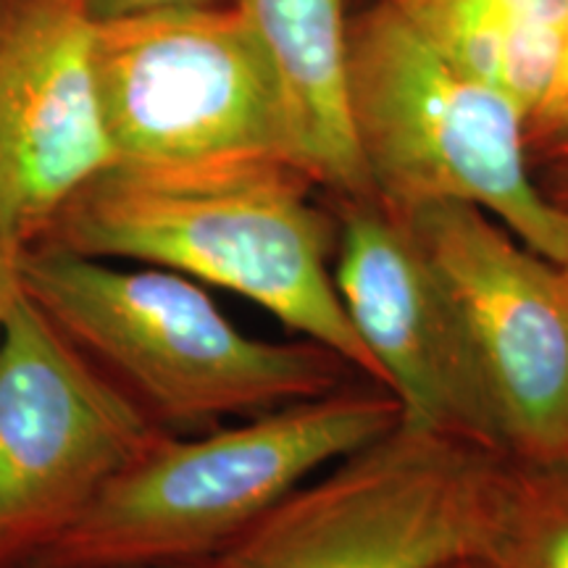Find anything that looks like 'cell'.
Listing matches in <instances>:
<instances>
[{
  "instance_id": "44dd1931",
  "label": "cell",
  "mask_w": 568,
  "mask_h": 568,
  "mask_svg": "<svg viewBox=\"0 0 568 568\" xmlns=\"http://www.w3.org/2000/svg\"><path fill=\"white\" fill-rule=\"evenodd\" d=\"M566 272H568V266H566Z\"/></svg>"
},
{
  "instance_id": "ac0fdd59",
  "label": "cell",
  "mask_w": 568,
  "mask_h": 568,
  "mask_svg": "<svg viewBox=\"0 0 568 568\" xmlns=\"http://www.w3.org/2000/svg\"><path fill=\"white\" fill-rule=\"evenodd\" d=\"M539 182H542L545 193L550 195L552 203L568 211V163H556V166L537 169Z\"/></svg>"
},
{
  "instance_id": "2e32d148",
  "label": "cell",
  "mask_w": 568,
  "mask_h": 568,
  "mask_svg": "<svg viewBox=\"0 0 568 568\" xmlns=\"http://www.w3.org/2000/svg\"><path fill=\"white\" fill-rule=\"evenodd\" d=\"M568 111V9H566V32H564V53H560V67L556 74V82H552L550 95L545 98V103L539 105L535 116L529 119V124L550 122V119L560 116V113Z\"/></svg>"
},
{
  "instance_id": "5bb4252c",
  "label": "cell",
  "mask_w": 568,
  "mask_h": 568,
  "mask_svg": "<svg viewBox=\"0 0 568 568\" xmlns=\"http://www.w3.org/2000/svg\"><path fill=\"white\" fill-rule=\"evenodd\" d=\"M226 0H88V11L95 24L130 17H145V13L176 11V9H201V6H216Z\"/></svg>"
},
{
  "instance_id": "d6986e66",
  "label": "cell",
  "mask_w": 568,
  "mask_h": 568,
  "mask_svg": "<svg viewBox=\"0 0 568 568\" xmlns=\"http://www.w3.org/2000/svg\"><path fill=\"white\" fill-rule=\"evenodd\" d=\"M82 568H213V564H193V566H82Z\"/></svg>"
},
{
  "instance_id": "277c9868",
  "label": "cell",
  "mask_w": 568,
  "mask_h": 568,
  "mask_svg": "<svg viewBox=\"0 0 568 568\" xmlns=\"http://www.w3.org/2000/svg\"><path fill=\"white\" fill-rule=\"evenodd\" d=\"M347 105L374 201L393 216L466 203L568 266V211L539 182L527 113L437 53L393 0L351 19Z\"/></svg>"
},
{
  "instance_id": "9c48e42d",
  "label": "cell",
  "mask_w": 568,
  "mask_h": 568,
  "mask_svg": "<svg viewBox=\"0 0 568 568\" xmlns=\"http://www.w3.org/2000/svg\"><path fill=\"white\" fill-rule=\"evenodd\" d=\"M111 163L88 0H0V237L38 243Z\"/></svg>"
},
{
  "instance_id": "e0dca14e",
  "label": "cell",
  "mask_w": 568,
  "mask_h": 568,
  "mask_svg": "<svg viewBox=\"0 0 568 568\" xmlns=\"http://www.w3.org/2000/svg\"><path fill=\"white\" fill-rule=\"evenodd\" d=\"M17 258H19V251H13V247L0 237V326H3V316L6 311H9V303L13 293H17V284H19Z\"/></svg>"
},
{
  "instance_id": "30bf717a",
  "label": "cell",
  "mask_w": 568,
  "mask_h": 568,
  "mask_svg": "<svg viewBox=\"0 0 568 568\" xmlns=\"http://www.w3.org/2000/svg\"><path fill=\"white\" fill-rule=\"evenodd\" d=\"M332 272L400 422L493 450L450 311L406 222L376 201H343Z\"/></svg>"
},
{
  "instance_id": "5b68a950",
  "label": "cell",
  "mask_w": 568,
  "mask_h": 568,
  "mask_svg": "<svg viewBox=\"0 0 568 568\" xmlns=\"http://www.w3.org/2000/svg\"><path fill=\"white\" fill-rule=\"evenodd\" d=\"M95 77L113 163L308 176L282 82L240 0L95 24Z\"/></svg>"
},
{
  "instance_id": "8992f818",
  "label": "cell",
  "mask_w": 568,
  "mask_h": 568,
  "mask_svg": "<svg viewBox=\"0 0 568 568\" xmlns=\"http://www.w3.org/2000/svg\"><path fill=\"white\" fill-rule=\"evenodd\" d=\"M506 458L400 422L303 481L213 568H447L477 560Z\"/></svg>"
},
{
  "instance_id": "7a4b0ae2",
  "label": "cell",
  "mask_w": 568,
  "mask_h": 568,
  "mask_svg": "<svg viewBox=\"0 0 568 568\" xmlns=\"http://www.w3.org/2000/svg\"><path fill=\"white\" fill-rule=\"evenodd\" d=\"M19 287L172 435H197L335 393L358 376L329 347L245 335L205 284L53 245L17 258Z\"/></svg>"
},
{
  "instance_id": "52a82bcc",
  "label": "cell",
  "mask_w": 568,
  "mask_h": 568,
  "mask_svg": "<svg viewBox=\"0 0 568 568\" xmlns=\"http://www.w3.org/2000/svg\"><path fill=\"white\" fill-rule=\"evenodd\" d=\"M169 435L17 284L0 326V568L38 558Z\"/></svg>"
},
{
  "instance_id": "3957f363",
  "label": "cell",
  "mask_w": 568,
  "mask_h": 568,
  "mask_svg": "<svg viewBox=\"0 0 568 568\" xmlns=\"http://www.w3.org/2000/svg\"><path fill=\"white\" fill-rule=\"evenodd\" d=\"M397 424L395 397L368 382L169 435L21 568L211 564L295 487Z\"/></svg>"
},
{
  "instance_id": "4fadbf2b",
  "label": "cell",
  "mask_w": 568,
  "mask_h": 568,
  "mask_svg": "<svg viewBox=\"0 0 568 568\" xmlns=\"http://www.w3.org/2000/svg\"><path fill=\"white\" fill-rule=\"evenodd\" d=\"M479 568H568V458L503 464Z\"/></svg>"
},
{
  "instance_id": "6da1fadb",
  "label": "cell",
  "mask_w": 568,
  "mask_h": 568,
  "mask_svg": "<svg viewBox=\"0 0 568 568\" xmlns=\"http://www.w3.org/2000/svg\"><path fill=\"white\" fill-rule=\"evenodd\" d=\"M314 187L295 169L195 174L111 163L34 245L172 268L226 290L382 387L339 301L332 272L337 224L311 201Z\"/></svg>"
},
{
  "instance_id": "8fae6325",
  "label": "cell",
  "mask_w": 568,
  "mask_h": 568,
  "mask_svg": "<svg viewBox=\"0 0 568 568\" xmlns=\"http://www.w3.org/2000/svg\"><path fill=\"white\" fill-rule=\"evenodd\" d=\"M280 77L305 172L339 201H374L347 105L345 0H240Z\"/></svg>"
},
{
  "instance_id": "ba28073f",
  "label": "cell",
  "mask_w": 568,
  "mask_h": 568,
  "mask_svg": "<svg viewBox=\"0 0 568 568\" xmlns=\"http://www.w3.org/2000/svg\"><path fill=\"white\" fill-rule=\"evenodd\" d=\"M450 311L497 456L568 458V272L489 213L435 203L397 216Z\"/></svg>"
},
{
  "instance_id": "7c38bea8",
  "label": "cell",
  "mask_w": 568,
  "mask_h": 568,
  "mask_svg": "<svg viewBox=\"0 0 568 568\" xmlns=\"http://www.w3.org/2000/svg\"><path fill=\"white\" fill-rule=\"evenodd\" d=\"M458 69L506 92L531 119L556 82L568 0H393Z\"/></svg>"
},
{
  "instance_id": "ffe728a7",
  "label": "cell",
  "mask_w": 568,
  "mask_h": 568,
  "mask_svg": "<svg viewBox=\"0 0 568 568\" xmlns=\"http://www.w3.org/2000/svg\"><path fill=\"white\" fill-rule=\"evenodd\" d=\"M447 568H479V564H477V560H460V564H453Z\"/></svg>"
},
{
  "instance_id": "9a60e30c",
  "label": "cell",
  "mask_w": 568,
  "mask_h": 568,
  "mask_svg": "<svg viewBox=\"0 0 568 568\" xmlns=\"http://www.w3.org/2000/svg\"><path fill=\"white\" fill-rule=\"evenodd\" d=\"M529 155L535 169L568 163V111L550 122L527 126Z\"/></svg>"
}]
</instances>
